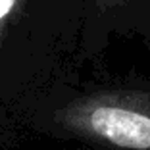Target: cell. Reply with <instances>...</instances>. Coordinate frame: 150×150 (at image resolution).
Wrapping results in <instances>:
<instances>
[{"mask_svg":"<svg viewBox=\"0 0 150 150\" xmlns=\"http://www.w3.org/2000/svg\"><path fill=\"white\" fill-rule=\"evenodd\" d=\"M0 135L77 142L91 150H150V77L58 79L0 110Z\"/></svg>","mask_w":150,"mask_h":150,"instance_id":"1","label":"cell"},{"mask_svg":"<svg viewBox=\"0 0 150 150\" xmlns=\"http://www.w3.org/2000/svg\"><path fill=\"white\" fill-rule=\"evenodd\" d=\"M87 0H0V110L79 75Z\"/></svg>","mask_w":150,"mask_h":150,"instance_id":"2","label":"cell"},{"mask_svg":"<svg viewBox=\"0 0 150 150\" xmlns=\"http://www.w3.org/2000/svg\"><path fill=\"white\" fill-rule=\"evenodd\" d=\"M115 37L139 39L150 48V0H87L79 67L98 64Z\"/></svg>","mask_w":150,"mask_h":150,"instance_id":"3","label":"cell"}]
</instances>
